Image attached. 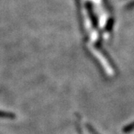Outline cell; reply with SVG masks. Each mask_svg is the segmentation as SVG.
Masks as SVG:
<instances>
[{
	"label": "cell",
	"instance_id": "obj_1",
	"mask_svg": "<svg viewBox=\"0 0 134 134\" xmlns=\"http://www.w3.org/2000/svg\"><path fill=\"white\" fill-rule=\"evenodd\" d=\"M87 128H88V130H89V132H90L91 134H99V133H98L96 131H95V129H94L93 127H91V126L88 125V126H87Z\"/></svg>",
	"mask_w": 134,
	"mask_h": 134
}]
</instances>
